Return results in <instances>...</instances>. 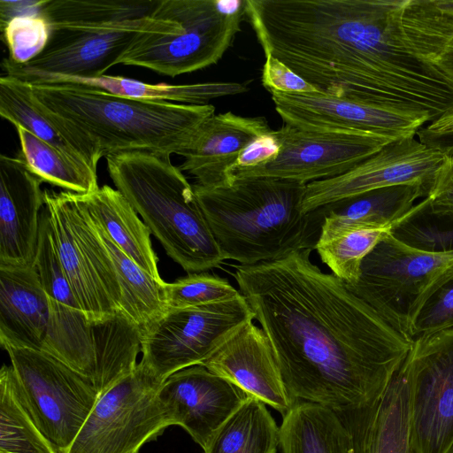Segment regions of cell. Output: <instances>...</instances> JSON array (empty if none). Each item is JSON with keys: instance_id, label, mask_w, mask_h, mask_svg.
Instances as JSON below:
<instances>
[{"instance_id": "6", "label": "cell", "mask_w": 453, "mask_h": 453, "mask_svg": "<svg viewBox=\"0 0 453 453\" xmlns=\"http://www.w3.org/2000/svg\"><path fill=\"white\" fill-rule=\"evenodd\" d=\"M105 157L116 189L174 262L194 273L224 261L193 185L170 154L136 150Z\"/></svg>"}, {"instance_id": "30", "label": "cell", "mask_w": 453, "mask_h": 453, "mask_svg": "<svg viewBox=\"0 0 453 453\" xmlns=\"http://www.w3.org/2000/svg\"><path fill=\"white\" fill-rule=\"evenodd\" d=\"M280 427L260 400L247 399L217 429L204 453H277Z\"/></svg>"}, {"instance_id": "3", "label": "cell", "mask_w": 453, "mask_h": 453, "mask_svg": "<svg viewBox=\"0 0 453 453\" xmlns=\"http://www.w3.org/2000/svg\"><path fill=\"white\" fill-rule=\"evenodd\" d=\"M305 187L272 178L236 179L214 187L193 185L224 260L240 265L316 248L325 211L321 207L303 212Z\"/></svg>"}, {"instance_id": "24", "label": "cell", "mask_w": 453, "mask_h": 453, "mask_svg": "<svg viewBox=\"0 0 453 453\" xmlns=\"http://www.w3.org/2000/svg\"><path fill=\"white\" fill-rule=\"evenodd\" d=\"M35 268L72 346L84 358H97L103 343V326L88 323L81 309L61 265L45 206L40 216Z\"/></svg>"}, {"instance_id": "13", "label": "cell", "mask_w": 453, "mask_h": 453, "mask_svg": "<svg viewBox=\"0 0 453 453\" xmlns=\"http://www.w3.org/2000/svg\"><path fill=\"white\" fill-rule=\"evenodd\" d=\"M273 135L279 146L273 158L254 167L232 169L228 183L236 179L272 178L307 184L334 178L399 140L368 132L306 130L288 125L273 130Z\"/></svg>"}, {"instance_id": "43", "label": "cell", "mask_w": 453, "mask_h": 453, "mask_svg": "<svg viewBox=\"0 0 453 453\" xmlns=\"http://www.w3.org/2000/svg\"><path fill=\"white\" fill-rule=\"evenodd\" d=\"M441 69L453 80V39L444 49L439 58Z\"/></svg>"}, {"instance_id": "35", "label": "cell", "mask_w": 453, "mask_h": 453, "mask_svg": "<svg viewBox=\"0 0 453 453\" xmlns=\"http://www.w3.org/2000/svg\"><path fill=\"white\" fill-rule=\"evenodd\" d=\"M8 59L23 65L38 56L46 47L50 35L48 21L41 12L18 16L1 27Z\"/></svg>"}, {"instance_id": "16", "label": "cell", "mask_w": 453, "mask_h": 453, "mask_svg": "<svg viewBox=\"0 0 453 453\" xmlns=\"http://www.w3.org/2000/svg\"><path fill=\"white\" fill-rule=\"evenodd\" d=\"M285 125L306 130L368 132L398 139L415 136L427 114L358 103L321 93L287 94L270 91Z\"/></svg>"}, {"instance_id": "1", "label": "cell", "mask_w": 453, "mask_h": 453, "mask_svg": "<svg viewBox=\"0 0 453 453\" xmlns=\"http://www.w3.org/2000/svg\"><path fill=\"white\" fill-rule=\"evenodd\" d=\"M310 255L238 265L234 277L291 397L336 411L364 407L384 392L413 341Z\"/></svg>"}, {"instance_id": "37", "label": "cell", "mask_w": 453, "mask_h": 453, "mask_svg": "<svg viewBox=\"0 0 453 453\" xmlns=\"http://www.w3.org/2000/svg\"><path fill=\"white\" fill-rule=\"evenodd\" d=\"M410 215L391 232L400 241L412 247L435 252L453 250V227L440 229L432 225L418 224Z\"/></svg>"}, {"instance_id": "14", "label": "cell", "mask_w": 453, "mask_h": 453, "mask_svg": "<svg viewBox=\"0 0 453 453\" xmlns=\"http://www.w3.org/2000/svg\"><path fill=\"white\" fill-rule=\"evenodd\" d=\"M403 365L413 445L418 453H446L453 443V327L414 339Z\"/></svg>"}, {"instance_id": "29", "label": "cell", "mask_w": 453, "mask_h": 453, "mask_svg": "<svg viewBox=\"0 0 453 453\" xmlns=\"http://www.w3.org/2000/svg\"><path fill=\"white\" fill-rule=\"evenodd\" d=\"M84 211L112 263L121 291L120 314L126 317L141 334L167 311L163 300L161 282L142 270L107 235L90 216L81 195Z\"/></svg>"}, {"instance_id": "39", "label": "cell", "mask_w": 453, "mask_h": 453, "mask_svg": "<svg viewBox=\"0 0 453 453\" xmlns=\"http://www.w3.org/2000/svg\"><path fill=\"white\" fill-rule=\"evenodd\" d=\"M262 70V84L270 91L287 94L319 93L317 88L305 81L281 61L265 55Z\"/></svg>"}, {"instance_id": "27", "label": "cell", "mask_w": 453, "mask_h": 453, "mask_svg": "<svg viewBox=\"0 0 453 453\" xmlns=\"http://www.w3.org/2000/svg\"><path fill=\"white\" fill-rule=\"evenodd\" d=\"M17 78L30 84H81L117 96L143 100L177 102L192 105L208 104L210 100L248 91L245 84L237 82H203L184 85L150 84L122 76L107 74L92 78L51 74L26 75Z\"/></svg>"}, {"instance_id": "12", "label": "cell", "mask_w": 453, "mask_h": 453, "mask_svg": "<svg viewBox=\"0 0 453 453\" xmlns=\"http://www.w3.org/2000/svg\"><path fill=\"white\" fill-rule=\"evenodd\" d=\"M246 299L169 309L141 334L140 363L165 382L172 374L203 363L236 330L253 320Z\"/></svg>"}, {"instance_id": "19", "label": "cell", "mask_w": 453, "mask_h": 453, "mask_svg": "<svg viewBox=\"0 0 453 453\" xmlns=\"http://www.w3.org/2000/svg\"><path fill=\"white\" fill-rule=\"evenodd\" d=\"M42 182L19 154L0 156V266H35Z\"/></svg>"}, {"instance_id": "41", "label": "cell", "mask_w": 453, "mask_h": 453, "mask_svg": "<svg viewBox=\"0 0 453 453\" xmlns=\"http://www.w3.org/2000/svg\"><path fill=\"white\" fill-rule=\"evenodd\" d=\"M450 134H453V109L435 121L428 123L417 133L418 140L427 145H432Z\"/></svg>"}, {"instance_id": "21", "label": "cell", "mask_w": 453, "mask_h": 453, "mask_svg": "<svg viewBox=\"0 0 453 453\" xmlns=\"http://www.w3.org/2000/svg\"><path fill=\"white\" fill-rule=\"evenodd\" d=\"M272 130L265 117L214 113L200 125L181 152L185 160L179 167L193 175L200 186L227 184L229 172L242 152Z\"/></svg>"}, {"instance_id": "32", "label": "cell", "mask_w": 453, "mask_h": 453, "mask_svg": "<svg viewBox=\"0 0 453 453\" xmlns=\"http://www.w3.org/2000/svg\"><path fill=\"white\" fill-rule=\"evenodd\" d=\"M20 150L19 154L29 169L43 182L75 194L87 195L99 188L97 174L42 141L27 129L15 127Z\"/></svg>"}, {"instance_id": "7", "label": "cell", "mask_w": 453, "mask_h": 453, "mask_svg": "<svg viewBox=\"0 0 453 453\" xmlns=\"http://www.w3.org/2000/svg\"><path fill=\"white\" fill-rule=\"evenodd\" d=\"M155 13L179 21L183 31L146 35L119 64L175 77L222 58L241 30L246 0H161Z\"/></svg>"}, {"instance_id": "15", "label": "cell", "mask_w": 453, "mask_h": 453, "mask_svg": "<svg viewBox=\"0 0 453 453\" xmlns=\"http://www.w3.org/2000/svg\"><path fill=\"white\" fill-rule=\"evenodd\" d=\"M443 151L415 136L395 141L339 176L306 184L301 209H316L382 188L422 184L431 188Z\"/></svg>"}, {"instance_id": "2", "label": "cell", "mask_w": 453, "mask_h": 453, "mask_svg": "<svg viewBox=\"0 0 453 453\" xmlns=\"http://www.w3.org/2000/svg\"><path fill=\"white\" fill-rule=\"evenodd\" d=\"M265 56L324 95L401 110L423 67L403 0H246Z\"/></svg>"}, {"instance_id": "4", "label": "cell", "mask_w": 453, "mask_h": 453, "mask_svg": "<svg viewBox=\"0 0 453 453\" xmlns=\"http://www.w3.org/2000/svg\"><path fill=\"white\" fill-rule=\"evenodd\" d=\"M47 18L50 35L44 50L23 65L4 58L5 74L98 77L146 35L183 31L179 21L150 13L140 0H54Z\"/></svg>"}, {"instance_id": "45", "label": "cell", "mask_w": 453, "mask_h": 453, "mask_svg": "<svg viewBox=\"0 0 453 453\" xmlns=\"http://www.w3.org/2000/svg\"><path fill=\"white\" fill-rule=\"evenodd\" d=\"M446 453H453V443L451 444V446L449 448V449L446 451Z\"/></svg>"}, {"instance_id": "26", "label": "cell", "mask_w": 453, "mask_h": 453, "mask_svg": "<svg viewBox=\"0 0 453 453\" xmlns=\"http://www.w3.org/2000/svg\"><path fill=\"white\" fill-rule=\"evenodd\" d=\"M81 197L90 216L117 246L142 270L163 282L157 257L151 246V233L125 196L104 185Z\"/></svg>"}, {"instance_id": "9", "label": "cell", "mask_w": 453, "mask_h": 453, "mask_svg": "<svg viewBox=\"0 0 453 453\" xmlns=\"http://www.w3.org/2000/svg\"><path fill=\"white\" fill-rule=\"evenodd\" d=\"M44 203L61 265L86 319L112 320L120 312V288L78 194L45 189Z\"/></svg>"}, {"instance_id": "11", "label": "cell", "mask_w": 453, "mask_h": 453, "mask_svg": "<svg viewBox=\"0 0 453 453\" xmlns=\"http://www.w3.org/2000/svg\"><path fill=\"white\" fill-rule=\"evenodd\" d=\"M3 348L37 426L60 453H66L99 392L89 380L50 354L10 345Z\"/></svg>"}, {"instance_id": "18", "label": "cell", "mask_w": 453, "mask_h": 453, "mask_svg": "<svg viewBox=\"0 0 453 453\" xmlns=\"http://www.w3.org/2000/svg\"><path fill=\"white\" fill-rule=\"evenodd\" d=\"M158 397L172 426H181L203 449L248 395L197 365L168 377L159 389Z\"/></svg>"}, {"instance_id": "10", "label": "cell", "mask_w": 453, "mask_h": 453, "mask_svg": "<svg viewBox=\"0 0 453 453\" xmlns=\"http://www.w3.org/2000/svg\"><path fill=\"white\" fill-rule=\"evenodd\" d=\"M163 383L139 362L100 395L66 453H139L172 426L158 397Z\"/></svg>"}, {"instance_id": "25", "label": "cell", "mask_w": 453, "mask_h": 453, "mask_svg": "<svg viewBox=\"0 0 453 453\" xmlns=\"http://www.w3.org/2000/svg\"><path fill=\"white\" fill-rule=\"evenodd\" d=\"M429 190L422 184L396 185L324 206L325 219L320 236L352 226L393 230L410 215L418 198L427 196Z\"/></svg>"}, {"instance_id": "20", "label": "cell", "mask_w": 453, "mask_h": 453, "mask_svg": "<svg viewBox=\"0 0 453 453\" xmlns=\"http://www.w3.org/2000/svg\"><path fill=\"white\" fill-rule=\"evenodd\" d=\"M202 365L282 417L296 403L285 387L267 336L253 320L236 330Z\"/></svg>"}, {"instance_id": "5", "label": "cell", "mask_w": 453, "mask_h": 453, "mask_svg": "<svg viewBox=\"0 0 453 453\" xmlns=\"http://www.w3.org/2000/svg\"><path fill=\"white\" fill-rule=\"evenodd\" d=\"M37 100L90 137L104 157L126 151L180 155L212 104L117 96L81 84H30Z\"/></svg>"}, {"instance_id": "31", "label": "cell", "mask_w": 453, "mask_h": 453, "mask_svg": "<svg viewBox=\"0 0 453 453\" xmlns=\"http://www.w3.org/2000/svg\"><path fill=\"white\" fill-rule=\"evenodd\" d=\"M0 453H60L37 426L6 365L0 370Z\"/></svg>"}, {"instance_id": "40", "label": "cell", "mask_w": 453, "mask_h": 453, "mask_svg": "<svg viewBox=\"0 0 453 453\" xmlns=\"http://www.w3.org/2000/svg\"><path fill=\"white\" fill-rule=\"evenodd\" d=\"M278 150V142L273 135V130H272L270 133L255 140L242 152L234 168L254 167L268 162L277 154Z\"/></svg>"}, {"instance_id": "22", "label": "cell", "mask_w": 453, "mask_h": 453, "mask_svg": "<svg viewBox=\"0 0 453 453\" xmlns=\"http://www.w3.org/2000/svg\"><path fill=\"white\" fill-rule=\"evenodd\" d=\"M0 115L96 173L100 148L73 124L40 103L30 83L12 75L0 77Z\"/></svg>"}, {"instance_id": "42", "label": "cell", "mask_w": 453, "mask_h": 453, "mask_svg": "<svg viewBox=\"0 0 453 453\" xmlns=\"http://www.w3.org/2000/svg\"><path fill=\"white\" fill-rule=\"evenodd\" d=\"M46 0H0V26L3 27L15 17L40 12Z\"/></svg>"}, {"instance_id": "23", "label": "cell", "mask_w": 453, "mask_h": 453, "mask_svg": "<svg viewBox=\"0 0 453 453\" xmlns=\"http://www.w3.org/2000/svg\"><path fill=\"white\" fill-rule=\"evenodd\" d=\"M338 412L349 430L355 453H418L411 439L409 383L403 365L374 402Z\"/></svg>"}, {"instance_id": "28", "label": "cell", "mask_w": 453, "mask_h": 453, "mask_svg": "<svg viewBox=\"0 0 453 453\" xmlns=\"http://www.w3.org/2000/svg\"><path fill=\"white\" fill-rule=\"evenodd\" d=\"M279 448L281 453H355L338 411L302 401L282 417Z\"/></svg>"}, {"instance_id": "8", "label": "cell", "mask_w": 453, "mask_h": 453, "mask_svg": "<svg viewBox=\"0 0 453 453\" xmlns=\"http://www.w3.org/2000/svg\"><path fill=\"white\" fill-rule=\"evenodd\" d=\"M453 277V250H420L387 233L364 258L349 290L405 337L426 301ZM413 341V340H412Z\"/></svg>"}, {"instance_id": "33", "label": "cell", "mask_w": 453, "mask_h": 453, "mask_svg": "<svg viewBox=\"0 0 453 453\" xmlns=\"http://www.w3.org/2000/svg\"><path fill=\"white\" fill-rule=\"evenodd\" d=\"M387 227L352 226L320 236L315 250L333 274L351 285L357 281L361 264L384 235Z\"/></svg>"}, {"instance_id": "36", "label": "cell", "mask_w": 453, "mask_h": 453, "mask_svg": "<svg viewBox=\"0 0 453 453\" xmlns=\"http://www.w3.org/2000/svg\"><path fill=\"white\" fill-rule=\"evenodd\" d=\"M453 327V277L424 304L411 327L412 340Z\"/></svg>"}, {"instance_id": "44", "label": "cell", "mask_w": 453, "mask_h": 453, "mask_svg": "<svg viewBox=\"0 0 453 453\" xmlns=\"http://www.w3.org/2000/svg\"><path fill=\"white\" fill-rule=\"evenodd\" d=\"M451 144H453V134L445 136V137L438 140L437 142H435L434 144H432L430 146H434L436 148H441V147L449 146Z\"/></svg>"}, {"instance_id": "34", "label": "cell", "mask_w": 453, "mask_h": 453, "mask_svg": "<svg viewBox=\"0 0 453 453\" xmlns=\"http://www.w3.org/2000/svg\"><path fill=\"white\" fill-rule=\"evenodd\" d=\"M162 294L166 310L226 302L242 296L226 279L203 272L165 282Z\"/></svg>"}, {"instance_id": "38", "label": "cell", "mask_w": 453, "mask_h": 453, "mask_svg": "<svg viewBox=\"0 0 453 453\" xmlns=\"http://www.w3.org/2000/svg\"><path fill=\"white\" fill-rule=\"evenodd\" d=\"M439 149L443 151V159L426 197V211L453 219V144Z\"/></svg>"}, {"instance_id": "17", "label": "cell", "mask_w": 453, "mask_h": 453, "mask_svg": "<svg viewBox=\"0 0 453 453\" xmlns=\"http://www.w3.org/2000/svg\"><path fill=\"white\" fill-rule=\"evenodd\" d=\"M0 343L42 351L68 365L65 339L35 266H0Z\"/></svg>"}]
</instances>
